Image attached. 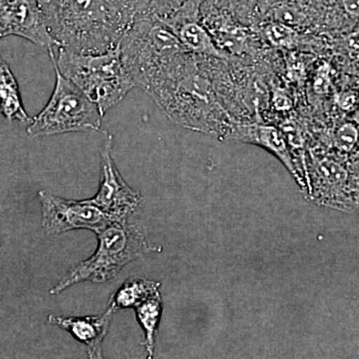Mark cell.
Returning a JSON list of instances; mask_svg holds the SVG:
<instances>
[{
    "label": "cell",
    "instance_id": "obj_7",
    "mask_svg": "<svg viewBox=\"0 0 359 359\" xmlns=\"http://www.w3.org/2000/svg\"><path fill=\"white\" fill-rule=\"evenodd\" d=\"M42 205V226L49 235L86 229L98 233L116 223L114 219L104 212L88 200L61 199L51 194L39 192Z\"/></svg>",
    "mask_w": 359,
    "mask_h": 359
},
{
    "label": "cell",
    "instance_id": "obj_13",
    "mask_svg": "<svg viewBox=\"0 0 359 359\" xmlns=\"http://www.w3.org/2000/svg\"><path fill=\"white\" fill-rule=\"evenodd\" d=\"M257 30L264 41L278 49L295 50L297 48L325 49L328 47L327 39H321L311 32H304L276 21H263L257 25Z\"/></svg>",
    "mask_w": 359,
    "mask_h": 359
},
{
    "label": "cell",
    "instance_id": "obj_14",
    "mask_svg": "<svg viewBox=\"0 0 359 359\" xmlns=\"http://www.w3.org/2000/svg\"><path fill=\"white\" fill-rule=\"evenodd\" d=\"M0 114L9 122L29 125L32 118L23 106L20 87L8 65L0 56Z\"/></svg>",
    "mask_w": 359,
    "mask_h": 359
},
{
    "label": "cell",
    "instance_id": "obj_12",
    "mask_svg": "<svg viewBox=\"0 0 359 359\" xmlns=\"http://www.w3.org/2000/svg\"><path fill=\"white\" fill-rule=\"evenodd\" d=\"M117 311L111 304L105 313L100 316L87 318H61L51 316L49 321L69 332L78 341L82 342L88 348L90 358H101V344L107 334L113 313Z\"/></svg>",
    "mask_w": 359,
    "mask_h": 359
},
{
    "label": "cell",
    "instance_id": "obj_4",
    "mask_svg": "<svg viewBox=\"0 0 359 359\" xmlns=\"http://www.w3.org/2000/svg\"><path fill=\"white\" fill-rule=\"evenodd\" d=\"M96 233L99 245L95 254L70 269L51 290L52 294H57L78 283L107 282L137 257L160 250L148 242L143 231L127 222H116Z\"/></svg>",
    "mask_w": 359,
    "mask_h": 359
},
{
    "label": "cell",
    "instance_id": "obj_15",
    "mask_svg": "<svg viewBox=\"0 0 359 359\" xmlns=\"http://www.w3.org/2000/svg\"><path fill=\"white\" fill-rule=\"evenodd\" d=\"M130 22L146 16L167 18L182 6L185 0H114Z\"/></svg>",
    "mask_w": 359,
    "mask_h": 359
},
{
    "label": "cell",
    "instance_id": "obj_9",
    "mask_svg": "<svg viewBox=\"0 0 359 359\" xmlns=\"http://www.w3.org/2000/svg\"><path fill=\"white\" fill-rule=\"evenodd\" d=\"M9 35L48 49L56 47L39 0H0V39Z\"/></svg>",
    "mask_w": 359,
    "mask_h": 359
},
{
    "label": "cell",
    "instance_id": "obj_10",
    "mask_svg": "<svg viewBox=\"0 0 359 359\" xmlns=\"http://www.w3.org/2000/svg\"><path fill=\"white\" fill-rule=\"evenodd\" d=\"M204 0H185L167 18H161L189 51L203 57L228 59L201 20L200 9Z\"/></svg>",
    "mask_w": 359,
    "mask_h": 359
},
{
    "label": "cell",
    "instance_id": "obj_6",
    "mask_svg": "<svg viewBox=\"0 0 359 359\" xmlns=\"http://www.w3.org/2000/svg\"><path fill=\"white\" fill-rule=\"evenodd\" d=\"M347 160L332 150L311 151L306 159V184L313 202L346 212L358 209L359 180Z\"/></svg>",
    "mask_w": 359,
    "mask_h": 359
},
{
    "label": "cell",
    "instance_id": "obj_1",
    "mask_svg": "<svg viewBox=\"0 0 359 359\" xmlns=\"http://www.w3.org/2000/svg\"><path fill=\"white\" fill-rule=\"evenodd\" d=\"M56 48L78 53L114 49L132 25L114 0H39Z\"/></svg>",
    "mask_w": 359,
    "mask_h": 359
},
{
    "label": "cell",
    "instance_id": "obj_11",
    "mask_svg": "<svg viewBox=\"0 0 359 359\" xmlns=\"http://www.w3.org/2000/svg\"><path fill=\"white\" fill-rule=\"evenodd\" d=\"M224 139L264 148L283 163L301 188L308 191L295 164L287 138L280 127L268 122H233Z\"/></svg>",
    "mask_w": 359,
    "mask_h": 359
},
{
    "label": "cell",
    "instance_id": "obj_21",
    "mask_svg": "<svg viewBox=\"0 0 359 359\" xmlns=\"http://www.w3.org/2000/svg\"><path fill=\"white\" fill-rule=\"evenodd\" d=\"M271 105L278 112H287L292 108V103L285 90L276 88L271 95Z\"/></svg>",
    "mask_w": 359,
    "mask_h": 359
},
{
    "label": "cell",
    "instance_id": "obj_18",
    "mask_svg": "<svg viewBox=\"0 0 359 359\" xmlns=\"http://www.w3.org/2000/svg\"><path fill=\"white\" fill-rule=\"evenodd\" d=\"M332 150L348 158L359 144V128L351 120H344L335 124L330 133Z\"/></svg>",
    "mask_w": 359,
    "mask_h": 359
},
{
    "label": "cell",
    "instance_id": "obj_5",
    "mask_svg": "<svg viewBox=\"0 0 359 359\" xmlns=\"http://www.w3.org/2000/svg\"><path fill=\"white\" fill-rule=\"evenodd\" d=\"M56 83L48 103L28 125L33 138L73 132L97 131L103 115L98 106L54 65Z\"/></svg>",
    "mask_w": 359,
    "mask_h": 359
},
{
    "label": "cell",
    "instance_id": "obj_22",
    "mask_svg": "<svg viewBox=\"0 0 359 359\" xmlns=\"http://www.w3.org/2000/svg\"><path fill=\"white\" fill-rule=\"evenodd\" d=\"M348 167L354 176L359 180V144L355 150L348 156Z\"/></svg>",
    "mask_w": 359,
    "mask_h": 359
},
{
    "label": "cell",
    "instance_id": "obj_20",
    "mask_svg": "<svg viewBox=\"0 0 359 359\" xmlns=\"http://www.w3.org/2000/svg\"><path fill=\"white\" fill-rule=\"evenodd\" d=\"M334 104L344 113H353L359 105V91L355 89H344L334 94Z\"/></svg>",
    "mask_w": 359,
    "mask_h": 359
},
{
    "label": "cell",
    "instance_id": "obj_3",
    "mask_svg": "<svg viewBox=\"0 0 359 359\" xmlns=\"http://www.w3.org/2000/svg\"><path fill=\"white\" fill-rule=\"evenodd\" d=\"M119 49L135 86L144 91L189 51L156 16L135 20L120 40Z\"/></svg>",
    "mask_w": 359,
    "mask_h": 359
},
{
    "label": "cell",
    "instance_id": "obj_16",
    "mask_svg": "<svg viewBox=\"0 0 359 359\" xmlns=\"http://www.w3.org/2000/svg\"><path fill=\"white\" fill-rule=\"evenodd\" d=\"M136 309L137 318L141 323L146 334V340L143 346L147 349L149 358L154 354L156 334H157L158 323L162 313V297L160 292L150 295L142 301L134 308Z\"/></svg>",
    "mask_w": 359,
    "mask_h": 359
},
{
    "label": "cell",
    "instance_id": "obj_19",
    "mask_svg": "<svg viewBox=\"0 0 359 359\" xmlns=\"http://www.w3.org/2000/svg\"><path fill=\"white\" fill-rule=\"evenodd\" d=\"M332 86V67L325 61L314 71L313 78V90L318 95H327Z\"/></svg>",
    "mask_w": 359,
    "mask_h": 359
},
{
    "label": "cell",
    "instance_id": "obj_2",
    "mask_svg": "<svg viewBox=\"0 0 359 359\" xmlns=\"http://www.w3.org/2000/svg\"><path fill=\"white\" fill-rule=\"evenodd\" d=\"M57 49V56L54 48L48 49L53 65L98 106L103 116L136 87L123 62L119 45L96 54Z\"/></svg>",
    "mask_w": 359,
    "mask_h": 359
},
{
    "label": "cell",
    "instance_id": "obj_23",
    "mask_svg": "<svg viewBox=\"0 0 359 359\" xmlns=\"http://www.w3.org/2000/svg\"><path fill=\"white\" fill-rule=\"evenodd\" d=\"M351 121L355 123V124L358 125L359 128V105L358 107L356 108V110L354 111V112L353 113V116H351Z\"/></svg>",
    "mask_w": 359,
    "mask_h": 359
},
{
    "label": "cell",
    "instance_id": "obj_17",
    "mask_svg": "<svg viewBox=\"0 0 359 359\" xmlns=\"http://www.w3.org/2000/svg\"><path fill=\"white\" fill-rule=\"evenodd\" d=\"M159 283L151 282L145 278H130L118 290L111 304L116 309H134L142 301L159 292Z\"/></svg>",
    "mask_w": 359,
    "mask_h": 359
},
{
    "label": "cell",
    "instance_id": "obj_8",
    "mask_svg": "<svg viewBox=\"0 0 359 359\" xmlns=\"http://www.w3.org/2000/svg\"><path fill=\"white\" fill-rule=\"evenodd\" d=\"M112 135H107L101 152L100 187L93 199L88 200L116 222H127L132 212L138 209L142 198L140 194L132 190L115 166L112 158Z\"/></svg>",
    "mask_w": 359,
    "mask_h": 359
}]
</instances>
